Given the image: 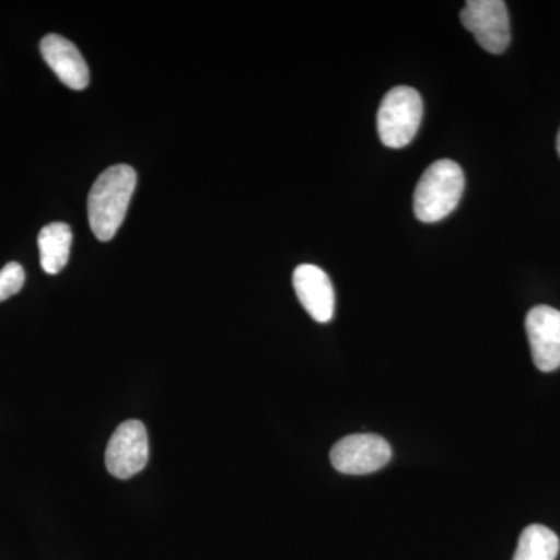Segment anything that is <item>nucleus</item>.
Segmentation results:
<instances>
[{"mask_svg":"<svg viewBox=\"0 0 560 560\" xmlns=\"http://www.w3.org/2000/svg\"><path fill=\"white\" fill-rule=\"evenodd\" d=\"M138 175L130 165H113L95 179L88 197L91 230L101 242L119 231L135 194Z\"/></svg>","mask_w":560,"mask_h":560,"instance_id":"nucleus-1","label":"nucleus"},{"mask_svg":"<svg viewBox=\"0 0 560 560\" xmlns=\"http://www.w3.org/2000/svg\"><path fill=\"white\" fill-rule=\"evenodd\" d=\"M463 168L455 161L431 164L415 190V213L423 223H434L451 215L464 191Z\"/></svg>","mask_w":560,"mask_h":560,"instance_id":"nucleus-2","label":"nucleus"},{"mask_svg":"<svg viewBox=\"0 0 560 560\" xmlns=\"http://www.w3.org/2000/svg\"><path fill=\"white\" fill-rule=\"evenodd\" d=\"M423 116L422 97L415 88L397 86L383 97L377 114L381 140L389 149L407 147L418 135Z\"/></svg>","mask_w":560,"mask_h":560,"instance_id":"nucleus-3","label":"nucleus"},{"mask_svg":"<svg viewBox=\"0 0 560 560\" xmlns=\"http://www.w3.org/2000/svg\"><path fill=\"white\" fill-rule=\"evenodd\" d=\"M459 18L489 54L500 55L510 47V11L503 0H469Z\"/></svg>","mask_w":560,"mask_h":560,"instance_id":"nucleus-4","label":"nucleus"},{"mask_svg":"<svg viewBox=\"0 0 560 560\" xmlns=\"http://www.w3.org/2000/svg\"><path fill=\"white\" fill-rule=\"evenodd\" d=\"M150 459L149 433L140 420L120 423L106 447V469L119 480H130Z\"/></svg>","mask_w":560,"mask_h":560,"instance_id":"nucleus-5","label":"nucleus"},{"mask_svg":"<svg viewBox=\"0 0 560 560\" xmlns=\"http://www.w3.org/2000/svg\"><path fill=\"white\" fill-rule=\"evenodd\" d=\"M393 451L378 434L359 433L342 438L330 452L331 466L345 475H368L389 463Z\"/></svg>","mask_w":560,"mask_h":560,"instance_id":"nucleus-6","label":"nucleus"},{"mask_svg":"<svg viewBox=\"0 0 560 560\" xmlns=\"http://www.w3.org/2000/svg\"><path fill=\"white\" fill-rule=\"evenodd\" d=\"M525 327L537 370L541 372L559 370L560 311L548 305H537L526 315Z\"/></svg>","mask_w":560,"mask_h":560,"instance_id":"nucleus-7","label":"nucleus"},{"mask_svg":"<svg viewBox=\"0 0 560 560\" xmlns=\"http://www.w3.org/2000/svg\"><path fill=\"white\" fill-rule=\"evenodd\" d=\"M293 287L302 307L316 323L334 318L335 290L326 271L315 265H300L293 272Z\"/></svg>","mask_w":560,"mask_h":560,"instance_id":"nucleus-8","label":"nucleus"},{"mask_svg":"<svg viewBox=\"0 0 560 560\" xmlns=\"http://www.w3.org/2000/svg\"><path fill=\"white\" fill-rule=\"evenodd\" d=\"M40 54L44 61L54 70L58 77L70 88V90L81 91L90 84V68L84 61L83 55L77 49L75 44L70 43L65 36L50 33L44 36L39 44Z\"/></svg>","mask_w":560,"mask_h":560,"instance_id":"nucleus-9","label":"nucleus"},{"mask_svg":"<svg viewBox=\"0 0 560 560\" xmlns=\"http://www.w3.org/2000/svg\"><path fill=\"white\" fill-rule=\"evenodd\" d=\"M40 267L47 275L65 270L72 246V230L69 224L50 223L44 226L38 237Z\"/></svg>","mask_w":560,"mask_h":560,"instance_id":"nucleus-10","label":"nucleus"},{"mask_svg":"<svg viewBox=\"0 0 560 560\" xmlns=\"http://www.w3.org/2000/svg\"><path fill=\"white\" fill-rule=\"evenodd\" d=\"M560 550L559 537L544 525L523 529L514 560H556Z\"/></svg>","mask_w":560,"mask_h":560,"instance_id":"nucleus-11","label":"nucleus"},{"mask_svg":"<svg viewBox=\"0 0 560 560\" xmlns=\"http://www.w3.org/2000/svg\"><path fill=\"white\" fill-rule=\"evenodd\" d=\"M25 283V271L16 261H10L0 270V302L20 293Z\"/></svg>","mask_w":560,"mask_h":560,"instance_id":"nucleus-12","label":"nucleus"},{"mask_svg":"<svg viewBox=\"0 0 560 560\" xmlns=\"http://www.w3.org/2000/svg\"><path fill=\"white\" fill-rule=\"evenodd\" d=\"M558 153L560 156V130H559V135H558Z\"/></svg>","mask_w":560,"mask_h":560,"instance_id":"nucleus-13","label":"nucleus"}]
</instances>
